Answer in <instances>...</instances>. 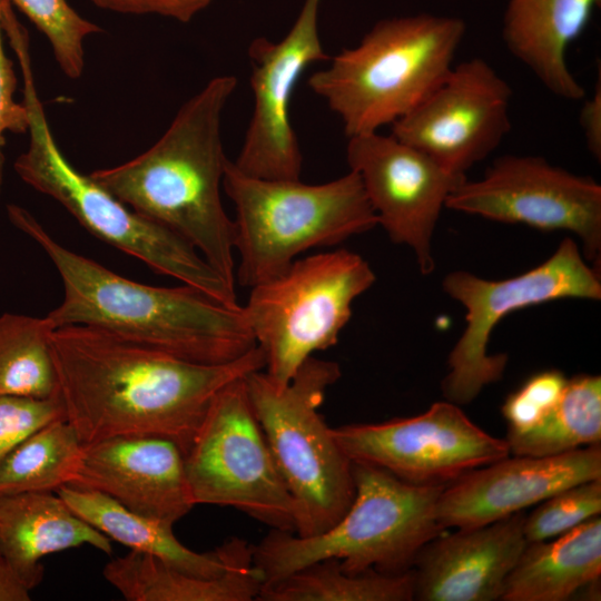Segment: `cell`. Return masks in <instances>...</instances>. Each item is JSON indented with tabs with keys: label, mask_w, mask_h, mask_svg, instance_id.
I'll use <instances>...</instances> for the list:
<instances>
[{
	"label": "cell",
	"mask_w": 601,
	"mask_h": 601,
	"mask_svg": "<svg viewBox=\"0 0 601 601\" xmlns=\"http://www.w3.org/2000/svg\"><path fill=\"white\" fill-rule=\"evenodd\" d=\"M51 349L66 420L83 444L157 436L184 454L216 394L265 368L257 345L234 361L201 364L83 325L56 328Z\"/></svg>",
	"instance_id": "1"
},
{
	"label": "cell",
	"mask_w": 601,
	"mask_h": 601,
	"mask_svg": "<svg viewBox=\"0 0 601 601\" xmlns=\"http://www.w3.org/2000/svg\"><path fill=\"white\" fill-rule=\"evenodd\" d=\"M7 214L61 277L62 300L47 315L56 328L89 326L201 364L230 362L256 346L243 306H228L187 285L134 282L62 246L23 207L10 204Z\"/></svg>",
	"instance_id": "2"
},
{
	"label": "cell",
	"mask_w": 601,
	"mask_h": 601,
	"mask_svg": "<svg viewBox=\"0 0 601 601\" xmlns=\"http://www.w3.org/2000/svg\"><path fill=\"white\" fill-rule=\"evenodd\" d=\"M236 87L233 75L214 77L180 107L149 149L89 174L130 209L189 243L231 284L235 226L220 197L228 161L221 118Z\"/></svg>",
	"instance_id": "3"
},
{
	"label": "cell",
	"mask_w": 601,
	"mask_h": 601,
	"mask_svg": "<svg viewBox=\"0 0 601 601\" xmlns=\"http://www.w3.org/2000/svg\"><path fill=\"white\" fill-rule=\"evenodd\" d=\"M466 32L457 17L416 13L377 21L354 48L311 75V90L335 112L347 138L392 126L447 76Z\"/></svg>",
	"instance_id": "4"
},
{
	"label": "cell",
	"mask_w": 601,
	"mask_h": 601,
	"mask_svg": "<svg viewBox=\"0 0 601 601\" xmlns=\"http://www.w3.org/2000/svg\"><path fill=\"white\" fill-rule=\"evenodd\" d=\"M353 476L354 499L331 528L312 536L272 529L253 546L263 583L328 559L353 574L406 572L420 551L446 530L437 516L445 486L412 484L364 463H353Z\"/></svg>",
	"instance_id": "5"
},
{
	"label": "cell",
	"mask_w": 601,
	"mask_h": 601,
	"mask_svg": "<svg viewBox=\"0 0 601 601\" xmlns=\"http://www.w3.org/2000/svg\"><path fill=\"white\" fill-rule=\"evenodd\" d=\"M223 189L235 206V279L253 287L284 272L299 254L337 245L378 225L356 173L324 184L248 176L227 161Z\"/></svg>",
	"instance_id": "6"
},
{
	"label": "cell",
	"mask_w": 601,
	"mask_h": 601,
	"mask_svg": "<svg viewBox=\"0 0 601 601\" xmlns=\"http://www.w3.org/2000/svg\"><path fill=\"white\" fill-rule=\"evenodd\" d=\"M29 145L14 161L17 175L62 205L88 231L140 259L154 272L194 287L228 306H238L235 284L219 274L189 243L130 209L89 175L75 169L59 149L38 96L31 57L19 58Z\"/></svg>",
	"instance_id": "7"
},
{
	"label": "cell",
	"mask_w": 601,
	"mask_h": 601,
	"mask_svg": "<svg viewBox=\"0 0 601 601\" xmlns=\"http://www.w3.org/2000/svg\"><path fill=\"white\" fill-rule=\"evenodd\" d=\"M339 376L337 363L312 356L283 386L264 370L245 377L254 413L294 500V533L299 536L331 528L355 495L353 463L318 411Z\"/></svg>",
	"instance_id": "8"
},
{
	"label": "cell",
	"mask_w": 601,
	"mask_h": 601,
	"mask_svg": "<svg viewBox=\"0 0 601 601\" xmlns=\"http://www.w3.org/2000/svg\"><path fill=\"white\" fill-rule=\"evenodd\" d=\"M375 279L362 256L337 249L296 258L253 286L243 308L267 376L286 385L314 353L336 345L352 304Z\"/></svg>",
	"instance_id": "9"
},
{
	"label": "cell",
	"mask_w": 601,
	"mask_h": 601,
	"mask_svg": "<svg viewBox=\"0 0 601 601\" xmlns=\"http://www.w3.org/2000/svg\"><path fill=\"white\" fill-rule=\"evenodd\" d=\"M442 286L466 311V326L447 357L442 381L444 398L456 405L473 402L490 384L499 382L506 354H490L491 334L508 314L561 298H601L600 270L588 265L572 238H564L540 265L518 276L489 280L465 270L447 274Z\"/></svg>",
	"instance_id": "10"
},
{
	"label": "cell",
	"mask_w": 601,
	"mask_h": 601,
	"mask_svg": "<svg viewBox=\"0 0 601 601\" xmlns=\"http://www.w3.org/2000/svg\"><path fill=\"white\" fill-rule=\"evenodd\" d=\"M184 462L195 505L230 506L272 529L295 531V503L254 413L245 377L213 398Z\"/></svg>",
	"instance_id": "11"
},
{
	"label": "cell",
	"mask_w": 601,
	"mask_h": 601,
	"mask_svg": "<svg viewBox=\"0 0 601 601\" xmlns=\"http://www.w3.org/2000/svg\"><path fill=\"white\" fill-rule=\"evenodd\" d=\"M445 208L486 219L544 230H568L600 270L601 186L532 155H504L479 180L465 179Z\"/></svg>",
	"instance_id": "12"
},
{
	"label": "cell",
	"mask_w": 601,
	"mask_h": 601,
	"mask_svg": "<svg viewBox=\"0 0 601 601\" xmlns=\"http://www.w3.org/2000/svg\"><path fill=\"white\" fill-rule=\"evenodd\" d=\"M332 432L353 463L383 469L416 485L447 486L510 455L505 439L489 434L446 400L415 416L343 425Z\"/></svg>",
	"instance_id": "13"
},
{
	"label": "cell",
	"mask_w": 601,
	"mask_h": 601,
	"mask_svg": "<svg viewBox=\"0 0 601 601\" xmlns=\"http://www.w3.org/2000/svg\"><path fill=\"white\" fill-rule=\"evenodd\" d=\"M510 85L482 58L453 66L443 81L392 134L447 171L466 176L511 130Z\"/></svg>",
	"instance_id": "14"
},
{
	"label": "cell",
	"mask_w": 601,
	"mask_h": 601,
	"mask_svg": "<svg viewBox=\"0 0 601 601\" xmlns=\"http://www.w3.org/2000/svg\"><path fill=\"white\" fill-rule=\"evenodd\" d=\"M321 0H305L287 35L248 47L254 108L242 149L233 160L242 173L266 179H300L303 156L290 121L294 89L313 63L329 60L318 32Z\"/></svg>",
	"instance_id": "15"
},
{
	"label": "cell",
	"mask_w": 601,
	"mask_h": 601,
	"mask_svg": "<svg viewBox=\"0 0 601 601\" xmlns=\"http://www.w3.org/2000/svg\"><path fill=\"white\" fill-rule=\"evenodd\" d=\"M346 160L357 174L377 223L392 242L412 248L423 275L435 268L432 239L452 191L466 179L378 131L348 138Z\"/></svg>",
	"instance_id": "16"
},
{
	"label": "cell",
	"mask_w": 601,
	"mask_h": 601,
	"mask_svg": "<svg viewBox=\"0 0 601 601\" xmlns=\"http://www.w3.org/2000/svg\"><path fill=\"white\" fill-rule=\"evenodd\" d=\"M601 480V446L550 456H506L445 486L437 516L444 529L495 522L588 481Z\"/></svg>",
	"instance_id": "17"
},
{
	"label": "cell",
	"mask_w": 601,
	"mask_h": 601,
	"mask_svg": "<svg viewBox=\"0 0 601 601\" xmlns=\"http://www.w3.org/2000/svg\"><path fill=\"white\" fill-rule=\"evenodd\" d=\"M69 485L100 492L134 512L174 524L195 506L184 453L164 437L120 436L83 444Z\"/></svg>",
	"instance_id": "18"
},
{
	"label": "cell",
	"mask_w": 601,
	"mask_h": 601,
	"mask_svg": "<svg viewBox=\"0 0 601 601\" xmlns=\"http://www.w3.org/2000/svg\"><path fill=\"white\" fill-rule=\"evenodd\" d=\"M524 520L521 511L430 541L413 565L414 600H501L506 578L528 544Z\"/></svg>",
	"instance_id": "19"
},
{
	"label": "cell",
	"mask_w": 601,
	"mask_h": 601,
	"mask_svg": "<svg viewBox=\"0 0 601 601\" xmlns=\"http://www.w3.org/2000/svg\"><path fill=\"white\" fill-rule=\"evenodd\" d=\"M601 0H508L502 39L554 96L578 101L587 97L571 72L566 52L587 29Z\"/></svg>",
	"instance_id": "20"
},
{
	"label": "cell",
	"mask_w": 601,
	"mask_h": 601,
	"mask_svg": "<svg viewBox=\"0 0 601 601\" xmlns=\"http://www.w3.org/2000/svg\"><path fill=\"white\" fill-rule=\"evenodd\" d=\"M57 493L78 516L110 540L184 572L213 578L254 563L253 546L242 539L231 538L210 552L199 553L176 538L174 523L134 512L100 492L65 485Z\"/></svg>",
	"instance_id": "21"
},
{
	"label": "cell",
	"mask_w": 601,
	"mask_h": 601,
	"mask_svg": "<svg viewBox=\"0 0 601 601\" xmlns=\"http://www.w3.org/2000/svg\"><path fill=\"white\" fill-rule=\"evenodd\" d=\"M110 554V539L78 516L52 492L0 495V552L28 589L43 579L41 560L80 545Z\"/></svg>",
	"instance_id": "22"
},
{
	"label": "cell",
	"mask_w": 601,
	"mask_h": 601,
	"mask_svg": "<svg viewBox=\"0 0 601 601\" xmlns=\"http://www.w3.org/2000/svg\"><path fill=\"white\" fill-rule=\"evenodd\" d=\"M601 575V518L528 543L506 578L502 601H564Z\"/></svg>",
	"instance_id": "23"
},
{
	"label": "cell",
	"mask_w": 601,
	"mask_h": 601,
	"mask_svg": "<svg viewBox=\"0 0 601 601\" xmlns=\"http://www.w3.org/2000/svg\"><path fill=\"white\" fill-rule=\"evenodd\" d=\"M102 574L128 601H252L263 585L254 563L204 578L132 550L109 561Z\"/></svg>",
	"instance_id": "24"
},
{
	"label": "cell",
	"mask_w": 601,
	"mask_h": 601,
	"mask_svg": "<svg viewBox=\"0 0 601 601\" xmlns=\"http://www.w3.org/2000/svg\"><path fill=\"white\" fill-rule=\"evenodd\" d=\"M510 454L550 456L601 442V377L579 374L568 378L555 406L525 431L508 428Z\"/></svg>",
	"instance_id": "25"
},
{
	"label": "cell",
	"mask_w": 601,
	"mask_h": 601,
	"mask_svg": "<svg viewBox=\"0 0 601 601\" xmlns=\"http://www.w3.org/2000/svg\"><path fill=\"white\" fill-rule=\"evenodd\" d=\"M260 601H410L414 600L413 569L401 573L344 571L328 559L306 565L262 585Z\"/></svg>",
	"instance_id": "26"
},
{
	"label": "cell",
	"mask_w": 601,
	"mask_h": 601,
	"mask_svg": "<svg viewBox=\"0 0 601 601\" xmlns=\"http://www.w3.org/2000/svg\"><path fill=\"white\" fill-rule=\"evenodd\" d=\"M82 451L83 443L66 418L41 426L0 462V495L57 492L72 482Z\"/></svg>",
	"instance_id": "27"
},
{
	"label": "cell",
	"mask_w": 601,
	"mask_h": 601,
	"mask_svg": "<svg viewBox=\"0 0 601 601\" xmlns=\"http://www.w3.org/2000/svg\"><path fill=\"white\" fill-rule=\"evenodd\" d=\"M55 329L47 316L0 315V395H59L51 349Z\"/></svg>",
	"instance_id": "28"
},
{
	"label": "cell",
	"mask_w": 601,
	"mask_h": 601,
	"mask_svg": "<svg viewBox=\"0 0 601 601\" xmlns=\"http://www.w3.org/2000/svg\"><path fill=\"white\" fill-rule=\"evenodd\" d=\"M9 1L46 36L61 71L70 79H78L85 68V39L100 33L101 28L82 18L67 0Z\"/></svg>",
	"instance_id": "29"
},
{
	"label": "cell",
	"mask_w": 601,
	"mask_h": 601,
	"mask_svg": "<svg viewBox=\"0 0 601 601\" xmlns=\"http://www.w3.org/2000/svg\"><path fill=\"white\" fill-rule=\"evenodd\" d=\"M601 513V480L572 485L541 502L525 515L523 531L528 543L559 536Z\"/></svg>",
	"instance_id": "30"
},
{
	"label": "cell",
	"mask_w": 601,
	"mask_h": 601,
	"mask_svg": "<svg viewBox=\"0 0 601 601\" xmlns=\"http://www.w3.org/2000/svg\"><path fill=\"white\" fill-rule=\"evenodd\" d=\"M568 378L558 370L533 374L502 405L508 428L525 431L540 422L559 402Z\"/></svg>",
	"instance_id": "31"
},
{
	"label": "cell",
	"mask_w": 601,
	"mask_h": 601,
	"mask_svg": "<svg viewBox=\"0 0 601 601\" xmlns=\"http://www.w3.org/2000/svg\"><path fill=\"white\" fill-rule=\"evenodd\" d=\"M59 418H66L60 395L49 398L0 395V462L32 432Z\"/></svg>",
	"instance_id": "32"
},
{
	"label": "cell",
	"mask_w": 601,
	"mask_h": 601,
	"mask_svg": "<svg viewBox=\"0 0 601 601\" xmlns=\"http://www.w3.org/2000/svg\"><path fill=\"white\" fill-rule=\"evenodd\" d=\"M9 0H0V193L4 175L6 135L26 134L29 130V114L26 105L16 100L18 79L13 63L3 48V11Z\"/></svg>",
	"instance_id": "33"
},
{
	"label": "cell",
	"mask_w": 601,
	"mask_h": 601,
	"mask_svg": "<svg viewBox=\"0 0 601 601\" xmlns=\"http://www.w3.org/2000/svg\"><path fill=\"white\" fill-rule=\"evenodd\" d=\"M96 6L119 13L159 14L189 22L213 0H91Z\"/></svg>",
	"instance_id": "34"
},
{
	"label": "cell",
	"mask_w": 601,
	"mask_h": 601,
	"mask_svg": "<svg viewBox=\"0 0 601 601\" xmlns=\"http://www.w3.org/2000/svg\"><path fill=\"white\" fill-rule=\"evenodd\" d=\"M579 124L583 131L587 148L600 161L601 159V72L594 83L593 91L580 110Z\"/></svg>",
	"instance_id": "35"
},
{
	"label": "cell",
	"mask_w": 601,
	"mask_h": 601,
	"mask_svg": "<svg viewBox=\"0 0 601 601\" xmlns=\"http://www.w3.org/2000/svg\"><path fill=\"white\" fill-rule=\"evenodd\" d=\"M28 590L0 552V601H29Z\"/></svg>",
	"instance_id": "36"
}]
</instances>
